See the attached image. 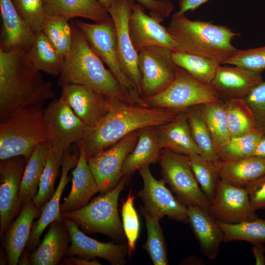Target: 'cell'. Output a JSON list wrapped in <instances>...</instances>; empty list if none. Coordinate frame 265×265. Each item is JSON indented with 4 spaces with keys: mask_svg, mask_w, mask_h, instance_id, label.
Listing matches in <instances>:
<instances>
[{
    "mask_svg": "<svg viewBox=\"0 0 265 265\" xmlns=\"http://www.w3.org/2000/svg\"><path fill=\"white\" fill-rule=\"evenodd\" d=\"M202 115L217 152L231 139L225 101L201 105Z\"/></svg>",
    "mask_w": 265,
    "mask_h": 265,
    "instance_id": "cell-33",
    "label": "cell"
},
{
    "mask_svg": "<svg viewBox=\"0 0 265 265\" xmlns=\"http://www.w3.org/2000/svg\"><path fill=\"white\" fill-rule=\"evenodd\" d=\"M46 0H43L44 2L45 1H46Z\"/></svg>",
    "mask_w": 265,
    "mask_h": 265,
    "instance_id": "cell-54",
    "label": "cell"
},
{
    "mask_svg": "<svg viewBox=\"0 0 265 265\" xmlns=\"http://www.w3.org/2000/svg\"><path fill=\"white\" fill-rule=\"evenodd\" d=\"M265 134L256 129L244 135L232 137L218 151L223 161H232L253 156L257 144Z\"/></svg>",
    "mask_w": 265,
    "mask_h": 265,
    "instance_id": "cell-41",
    "label": "cell"
},
{
    "mask_svg": "<svg viewBox=\"0 0 265 265\" xmlns=\"http://www.w3.org/2000/svg\"><path fill=\"white\" fill-rule=\"evenodd\" d=\"M134 2V0H114L107 11L116 29L118 55L122 68L141 96L138 53L132 44L129 28V17Z\"/></svg>",
    "mask_w": 265,
    "mask_h": 265,
    "instance_id": "cell-15",
    "label": "cell"
},
{
    "mask_svg": "<svg viewBox=\"0 0 265 265\" xmlns=\"http://www.w3.org/2000/svg\"><path fill=\"white\" fill-rule=\"evenodd\" d=\"M73 22L81 30L92 48L107 65L121 85L134 99L139 93L122 68L118 55L116 31L112 18L93 24L77 19Z\"/></svg>",
    "mask_w": 265,
    "mask_h": 265,
    "instance_id": "cell-9",
    "label": "cell"
},
{
    "mask_svg": "<svg viewBox=\"0 0 265 265\" xmlns=\"http://www.w3.org/2000/svg\"><path fill=\"white\" fill-rule=\"evenodd\" d=\"M138 171L143 182V187L138 192L144 204L142 208L159 220L167 216L179 222L188 223L187 207L173 195L164 181L155 178L149 166L142 167Z\"/></svg>",
    "mask_w": 265,
    "mask_h": 265,
    "instance_id": "cell-13",
    "label": "cell"
},
{
    "mask_svg": "<svg viewBox=\"0 0 265 265\" xmlns=\"http://www.w3.org/2000/svg\"><path fill=\"white\" fill-rule=\"evenodd\" d=\"M261 73L237 66L220 64L211 86L224 101L242 99L264 80Z\"/></svg>",
    "mask_w": 265,
    "mask_h": 265,
    "instance_id": "cell-21",
    "label": "cell"
},
{
    "mask_svg": "<svg viewBox=\"0 0 265 265\" xmlns=\"http://www.w3.org/2000/svg\"><path fill=\"white\" fill-rule=\"evenodd\" d=\"M49 148L47 141L39 144L26 162L18 196L20 209L22 205L32 200L38 192Z\"/></svg>",
    "mask_w": 265,
    "mask_h": 265,
    "instance_id": "cell-30",
    "label": "cell"
},
{
    "mask_svg": "<svg viewBox=\"0 0 265 265\" xmlns=\"http://www.w3.org/2000/svg\"><path fill=\"white\" fill-rule=\"evenodd\" d=\"M158 161L162 179L180 202L186 207L197 206L210 212L211 201L195 178L188 156L163 148Z\"/></svg>",
    "mask_w": 265,
    "mask_h": 265,
    "instance_id": "cell-8",
    "label": "cell"
},
{
    "mask_svg": "<svg viewBox=\"0 0 265 265\" xmlns=\"http://www.w3.org/2000/svg\"><path fill=\"white\" fill-rule=\"evenodd\" d=\"M137 138L138 130L87 159L101 194L114 188L123 176L122 169L124 162L134 148Z\"/></svg>",
    "mask_w": 265,
    "mask_h": 265,
    "instance_id": "cell-12",
    "label": "cell"
},
{
    "mask_svg": "<svg viewBox=\"0 0 265 265\" xmlns=\"http://www.w3.org/2000/svg\"><path fill=\"white\" fill-rule=\"evenodd\" d=\"M129 32L133 46L138 53L141 49L152 46L167 47L172 51L177 44L167 27L150 15L145 8L134 2L129 20Z\"/></svg>",
    "mask_w": 265,
    "mask_h": 265,
    "instance_id": "cell-19",
    "label": "cell"
},
{
    "mask_svg": "<svg viewBox=\"0 0 265 265\" xmlns=\"http://www.w3.org/2000/svg\"><path fill=\"white\" fill-rule=\"evenodd\" d=\"M43 119L50 146L64 151L81 140L89 128L60 97L44 108Z\"/></svg>",
    "mask_w": 265,
    "mask_h": 265,
    "instance_id": "cell-10",
    "label": "cell"
},
{
    "mask_svg": "<svg viewBox=\"0 0 265 265\" xmlns=\"http://www.w3.org/2000/svg\"><path fill=\"white\" fill-rule=\"evenodd\" d=\"M252 249L256 265H265V246L264 244L253 245Z\"/></svg>",
    "mask_w": 265,
    "mask_h": 265,
    "instance_id": "cell-51",
    "label": "cell"
},
{
    "mask_svg": "<svg viewBox=\"0 0 265 265\" xmlns=\"http://www.w3.org/2000/svg\"><path fill=\"white\" fill-rule=\"evenodd\" d=\"M186 113L192 137L200 150V155L210 160H221L203 118L201 106L188 108Z\"/></svg>",
    "mask_w": 265,
    "mask_h": 265,
    "instance_id": "cell-38",
    "label": "cell"
},
{
    "mask_svg": "<svg viewBox=\"0 0 265 265\" xmlns=\"http://www.w3.org/2000/svg\"><path fill=\"white\" fill-rule=\"evenodd\" d=\"M28 56L40 71L53 76L59 75L64 58L42 31L35 33Z\"/></svg>",
    "mask_w": 265,
    "mask_h": 265,
    "instance_id": "cell-32",
    "label": "cell"
},
{
    "mask_svg": "<svg viewBox=\"0 0 265 265\" xmlns=\"http://www.w3.org/2000/svg\"><path fill=\"white\" fill-rule=\"evenodd\" d=\"M107 10L111 6L114 0H98Z\"/></svg>",
    "mask_w": 265,
    "mask_h": 265,
    "instance_id": "cell-53",
    "label": "cell"
},
{
    "mask_svg": "<svg viewBox=\"0 0 265 265\" xmlns=\"http://www.w3.org/2000/svg\"><path fill=\"white\" fill-rule=\"evenodd\" d=\"M142 98L149 107L184 111L192 106L224 101L211 85L200 82L179 66L174 80L165 89L153 96Z\"/></svg>",
    "mask_w": 265,
    "mask_h": 265,
    "instance_id": "cell-7",
    "label": "cell"
},
{
    "mask_svg": "<svg viewBox=\"0 0 265 265\" xmlns=\"http://www.w3.org/2000/svg\"><path fill=\"white\" fill-rule=\"evenodd\" d=\"M149 11V15L159 22L168 17L173 9L169 0H134Z\"/></svg>",
    "mask_w": 265,
    "mask_h": 265,
    "instance_id": "cell-47",
    "label": "cell"
},
{
    "mask_svg": "<svg viewBox=\"0 0 265 265\" xmlns=\"http://www.w3.org/2000/svg\"><path fill=\"white\" fill-rule=\"evenodd\" d=\"M245 188L254 211L265 209V175L251 182Z\"/></svg>",
    "mask_w": 265,
    "mask_h": 265,
    "instance_id": "cell-48",
    "label": "cell"
},
{
    "mask_svg": "<svg viewBox=\"0 0 265 265\" xmlns=\"http://www.w3.org/2000/svg\"><path fill=\"white\" fill-rule=\"evenodd\" d=\"M43 105L19 108L0 123V159L16 156L27 161L35 148L46 141Z\"/></svg>",
    "mask_w": 265,
    "mask_h": 265,
    "instance_id": "cell-5",
    "label": "cell"
},
{
    "mask_svg": "<svg viewBox=\"0 0 265 265\" xmlns=\"http://www.w3.org/2000/svg\"><path fill=\"white\" fill-rule=\"evenodd\" d=\"M242 99L251 110L257 129L265 134V80L254 87Z\"/></svg>",
    "mask_w": 265,
    "mask_h": 265,
    "instance_id": "cell-46",
    "label": "cell"
},
{
    "mask_svg": "<svg viewBox=\"0 0 265 265\" xmlns=\"http://www.w3.org/2000/svg\"><path fill=\"white\" fill-rule=\"evenodd\" d=\"M2 28L0 49L9 51L21 48L27 52L34 40L35 33L19 14L11 0H0Z\"/></svg>",
    "mask_w": 265,
    "mask_h": 265,
    "instance_id": "cell-22",
    "label": "cell"
},
{
    "mask_svg": "<svg viewBox=\"0 0 265 265\" xmlns=\"http://www.w3.org/2000/svg\"><path fill=\"white\" fill-rule=\"evenodd\" d=\"M42 31L65 58L73 42L72 27L69 21L61 17L48 15Z\"/></svg>",
    "mask_w": 265,
    "mask_h": 265,
    "instance_id": "cell-42",
    "label": "cell"
},
{
    "mask_svg": "<svg viewBox=\"0 0 265 265\" xmlns=\"http://www.w3.org/2000/svg\"><path fill=\"white\" fill-rule=\"evenodd\" d=\"M134 198L130 191L123 203L121 209L122 226L128 241L129 257H131L135 251V244L140 231L139 220L133 204Z\"/></svg>",
    "mask_w": 265,
    "mask_h": 265,
    "instance_id": "cell-43",
    "label": "cell"
},
{
    "mask_svg": "<svg viewBox=\"0 0 265 265\" xmlns=\"http://www.w3.org/2000/svg\"><path fill=\"white\" fill-rule=\"evenodd\" d=\"M253 156L265 159V134L261 137L257 144Z\"/></svg>",
    "mask_w": 265,
    "mask_h": 265,
    "instance_id": "cell-52",
    "label": "cell"
},
{
    "mask_svg": "<svg viewBox=\"0 0 265 265\" xmlns=\"http://www.w3.org/2000/svg\"><path fill=\"white\" fill-rule=\"evenodd\" d=\"M224 64L237 66L262 73L265 69V46L245 50H238Z\"/></svg>",
    "mask_w": 265,
    "mask_h": 265,
    "instance_id": "cell-45",
    "label": "cell"
},
{
    "mask_svg": "<svg viewBox=\"0 0 265 265\" xmlns=\"http://www.w3.org/2000/svg\"><path fill=\"white\" fill-rule=\"evenodd\" d=\"M21 17L36 33L42 31L48 18L43 0H11Z\"/></svg>",
    "mask_w": 265,
    "mask_h": 265,
    "instance_id": "cell-44",
    "label": "cell"
},
{
    "mask_svg": "<svg viewBox=\"0 0 265 265\" xmlns=\"http://www.w3.org/2000/svg\"><path fill=\"white\" fill-rule=\"evenodd\" d=\"M209 0H180L179 10L176 13L180 15L185 14L188 11H193Z\"/></svg>",
    "mask_w": 265,
    "mask_h": 265,
    "instance_id": "cell-49",
    "label": "cell"
},
{
    "mask_svg": "<svg viewBox=\"0 0 265 265\" xmlns=\"http://www.w3.org/2000/svg\"><path fill=\"white\" fill-rule=\"evenodd\" d=\"M26 162L22 156L0 161V238L21 209L19 205L20 184Z\"/></svg>",
    "mask_w": 265,
    "mask_h": 265,
    "instance_id": "cell-16",
    "label": "cell"
},
{
    "mask_svg": "<svg viewBox=\"0 0 265 265\" xmlns=\"http://www.w3.org/2000/svg\"><path fill=\"white\" fill-rule=\"evenodd\" d=\"M185 111L130 104L111 98L108 112L97 123L89 127L83 139L78 142L83 146L87 159L132 132L168 123Z\"/></svg>",
    "mask_w": 265,
    "mask_h": 265,
    "instance_id": "cell-1",
    "label": "cell"
},
{
    "mask_svg": "<svg viewBox=\"0 0 265 265\" xmlns=\"http://www.w3.org/2000/svg\"><path fill=\"white\" fill-rule=\"evenodd\" d=\"M231 138L241 136L256 129L254 116L241 99L225 100Z\"/></svg>",
    "mask_w": 265,
    "mask_h": 265,
    "instance_id": "cell-40",
    "label": "cell"
},
{
    "mask_svg": "<svg viewBox=\"0 0 265 265\" xmlns=\"http://www.w3.org/2000/svg\"><path fill=\"white\" fill-rule=\"evenodd\" d=\"M188 157L192 170L201 190L211 202L220 180L222 161L210 160L197 154H190Z\"/></svg>",
    "mask_w": 265,
    "mask_h": 265,
    "instance_id": "cell-37",
    "label": "cell"
},
{
    "mask_svg": "<svg viewBox=\"0 0 265 265\" xmlns=\"http://www.w3.org/2000/svg\"><path fill=\"white\" fill-rule=\"evenodd\" d=\"M216 220L223 232L225 242L242 240L253 245L265 243V219L258 217L237 224Z\"/></svg>",
    "mask_w": 265,
    "mask_h": 265,
    "instance_id": "cell-36",
    "label": "cell"
},
{
    "mask_svg": "<svg viewBox=\"0 0 265 265\" xmlns=\"http://www.w3.org/2000/svg\"><path fill=\"white\" fill-rule=\"evenodd\" d=\"M167 28L176 43V51L212 58L221 64L238 50L232 41L240 34L225 26L174 13Z\"/></svg>",
    "mask_w": 265,
    "mask_h": 265,
    "instance_id": "cell-4",
    "label": "cell"
},
{
    "mask_svg": "<svg viewBox=\"0 0 265 265\" xmlns=\"http://www.w3.org/2000/svg\"><path fill=\"white\" fill-rule=\"evenodd\" d=\"M73 42L64 58L58 84H75L88 87L107 97L137 104L112 72L92 48L81 30L71 22Z\"/></svg>",
    "mask_w": 265,
    "mask_h": 265,
    "instance_id": "cell-3",
    "label": "cell"
},
{
    "mask_svg": "<svg viewBox=\"0 0 265 265\" xmlns=\"http://www.w3.org/2000/svg\"><path fill=\"white\" fill-rule=\"evenodd\" d=\"M79 155V151L74 154H71L69 149L65 151L59 182L52 197L40 209L41 213L40 217L33 223L30 237L25 248L28 252L35 249L39 245L40 236L48 225L55 221L63 220L64 217L60 212V199L63 190L71 180L68 173L76 166Z\"/></svg>",
    "mask_w": 265,
    "mask_h": 265,
    "instance_id": "cell-20",
    "label": "cell"
},
{
    "mask_svg": "<svg viewBox=\"0 0 265 265\" xmlns=\"http://www.w3.org/2000/svg\"><path fill=\"white\" fill-rule=\"evenodd\" d=\"M21 48L0 49V119L30 105H43L55 96L53 84L45 81Z\"/></svg>",
    "mask_w": 265,
    "mask_h": 265,
    "instance_id": "cell-2",
    "label": "cell"
},
{
    "mask_svg": "<svg viewBox=\"0 0 265 265\" xmlns=\"http://www.w3.org/2000/svg\"><path fill=\"white\" fill-rule=\"evenodd\" d=\"M61 87L60 98L88 127L100 121L110 109L111 98L88 87L70 84Z\"/></svg>",
    "mask_w": 265,
    "mask_h": 265,
    "instance_id": "cell-18",
    "label": "cell"
},
{
    "mask_svg": "<svg viewBox=\"0 0 265 265\" xmlns=\"http://www.w3.org/2000/svg\"><path fill=\"white\" fill-rule=\"evenodd\" d=\"M44 7L48 15L61 17L68 21L81 17L100 23L111 18L98 0H46Z\"/></svg>",
    "mask_w": 265,
    "mask_h": 265,
    "instance_id": "cell-28",
    "label": "cell"
},
{
    "mask_svg": "<svg viewBox=\"0 0 265 265\" xmlns=\"http://www.w3.org/2000/svg\"><path fill=\"white\" fill-rule=\"evenodd\" d=\"M157 127L161 149H167L187 156L191 154L201 155L192 137L186 111L173 121Z\"/></svg>",
    "mask_w": 265,
    "mask_h": 265,
    "instance_id": "cell-27",
    "label": "cell"
},
{
    "mask_svg": "<svg viewBox=\"0 0 265 265\" xmlns=\"http://www.w3.org/2000/svg\"><path fill=\"white\" fill-rule=\"evenodd\" d=\"M65 151L50 146L46 162L40 180L38 192L32 202L40 210L53 194L54 185L59 175V167L62 165Z\"/></svg>",
    "mask_w": 265,
    "mask_h": 265,
    "instance_id": "cell-35",
    "label": "cell"
},
{
    "mask_svg": "<svg viewBox=\"0 0 265 265\" xmlns=\"http://www.w3.org/2000/svg\"><path fill=\"white\" fill-rule=\"evenodd\" d=\"M265 175V159L251 156L232 161H222L220 179L245 187L250 183Z\"/></svg>",
    "mask_w": 265,
    "mask_h": 265,
    "instance_id": "cell-31",
    "label": "cell"
},
{
    "mask_svg": "<svg viewBox=\"0 0 265 265\" xmlns=\"http://www.w3.org/2000/svg\"><path fill=\"white\" fill-rule=\"evenodd\" d=\"M172 52L170 49L160 46L146 47L138 52L142 97L160 93L174 80L177 66L172 60Z\"/></svg>",
    "mask_w": 265,
    "mask_h": 265,
    "instance_id": "cell-11",
    "label": "cell"
},
{
    "mask_svg": "<svg viewBox=\"0 0 265 265\" xmlns=\"http://www.w3.org/2000/svg\"><path fill=\"white\" fill-rule=\"evenodd\" d=\"M174 63L186 70L200 82L211 85L216 71L221 64L215 59L180 51H172Z\"/></svg>",
    "mask_w": 265,
    "mask_h": 265,
    "instance_id": "cell-34",
    "label": "cell"
},
{
    "mask_svg": "<svg viewBox=\"0 0 265 265\" xmlns=\"http://www.w3.org/2000/svg\"><path fill=\"white\" fill-rule=\"evenodd\" d=\"M49 225L42 242L29 254L30 265H56L66 257L71 239L64 219L53 221Z\"/></svg>",
    "mask_w": 265,
    "mask_h": 265,
    "instance_id": "cell-25",
    "label": "cell"
},
{
    "mask_svg": "<svg viewBox=\"0 0 265 265\" xmlns=\"http://www.w3.org/2000/svg\"><path fill=\"white\" fill-rule=\"evenodd\" d=\"M129 177L124 175L114 188L95 197L77 210L61 213L62 216L75 221L84 233H101L115 240H123L125 235L118 214V203Z\"/></svg>",
    "mask_w": 265,
    "mask_h": 265,
    "instance_id": "cell-6",
    "label": "cell"
},
{
    "mask_svg": "<svg viewBox=\"0 0 265 265\" xmlns=\"http://www.w3.org/2000/svg\"><path fill=\"white\" fill-rule=\"evenodd\" d=\"M63 265H100V262L96 259H88L87 258L70 256L66 257L63 260Z\"/></svg>",
    "mask_w": 265,
    "mask_h": 265,
    "instance_id": "cell-50",
    "label": "cell"
},
{
    "mask_svg": "<svg viewBox=\"0 0 265 265\" xmlns=\"http://www.w3.org/2000/svg\"><path fill=\"white\" fill-rule=\"evenodd\" d=\"M64 221L71 239L66 257L78 256L88 259L98 257L112 265H124L126 263V258L128 256L127 244L100 242L86 236L75 221L64 217Z\"/></svg>",
    "mask_w": 265,
    "mask_h": 265,
    "instance_id": "cell-17",
    "label": "cell"
},
{
    "mask_svg": "<svg viewBox=\"0 0 265 265\" xmlns=\"http://www.w3.org/2000/svg\"><path fill=\"white\" fill-rule=\"evenodd\" d=\"M80 152L76 166L72 171L71 191L60 205L61 213L77 210L88 203L91 197L99 192V189L88 165L82 145L77 143Z\"/></svg>",
    "mask_w": 265,
    "mask_h": 265,
    "instance_id": "cell-23",
    "label": "cell"
},
{
    "mask_svg": "<svg viewBox=\"0 0 265 265\" xmlns=\"http://www.w3.org/2000/svg\"><path fill=\"white\" fill-rule=\"evenodd\" d=\"M209 212L216 220L228 224H237L258 217L252 208L245 188L220 179L211 202Z\"/></svg>",
    "mask_w": 265,
    "mask_h": 265,
    "instance_id": "cell-14",
    "label": "cell"
},
{
    "mask_svg": "<svg viewBox=\"0 0 265 265\" xmlns=\"http://www.w3.org/2000/svg\"><path fill=\"white\" fill-rule=\"evenodd\" d=\"M188 223L203 254L210 260L217 256L223 233L216 219L208 211L197 206L187 207Z\"/></svg>",
    "mask_w": 265,
    "mask_h": 265,
    "instance_id": "cell-26",
    "label": "cell"
},
{
    "mask_svg": "<svg viewBox=\"0 0 265 265\" xmlns=\"http://www.w3.org/2000/svg\"><path fill=\"white\" fill-rule=\"evenodd\" d=\"M145 217L147 238L143 248L149 254L154 265H168L167 247L159 219L151 215L141 207Z\"/></svg>",
    "mask_w": 265,
    "mask_h": 265,
    "instance_id": "cell-39",
    "label": "cell"
},
{
    "mask_svg": "<svg viewBox=\"0 0 265 265\" xmlns=\"http://www.w3.org/2000/svg\"><path fill=\"white\" fill-rule=\"evenodd\" d=\"M157 127H147L138 130L136 145L124 162L123 176H130L140 168L158 161L161 148L158 142Z\"/></svg>",
    "mask_w": 265,
    "mask_h": 265,
    "instance_id": "cell-29",
    "label": "cell"
},
{
    "mask_svg": "<svg viewBox=\"0 0 265 265\" xmlns=\"http://www.w3.org/2000/svg\"><path fill=\"white\" fill-rule=\"evenodd\" d=\"M41 213L32 200L22 205L17 217L9 225L4 237L3 245L8 265L18 264L29 239L33 220L39 217Z\"/></svg>",
    "mask_w": 265,
    "mask_h": 265,
    "instance_id": "cell-24",
    "label": "cell"
}]
</instances>
